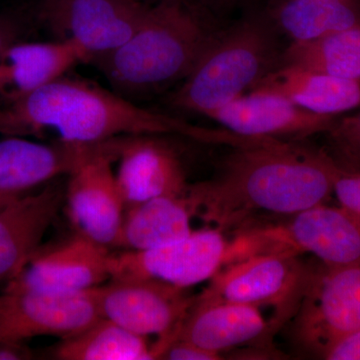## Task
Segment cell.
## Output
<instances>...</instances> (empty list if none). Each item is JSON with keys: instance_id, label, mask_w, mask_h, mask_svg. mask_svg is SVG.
Returning <instances> with one entry per match:
<instances>
[{"instance_id": "1", "label": "cell", "mask_w": 360, "mask_h": 360, "mask_svg": "<svg viewBox=\"0 0 360 360\" xmlns=\"http://www.w3.org/2000/svg\"><path fill=\"white\" fill-rule=\"evenodd\" d=\"M233 149L215 177L189 187L196 217L224 232L258 213L292 217L333 196L335 161L324 151L283 141Z\"/></svg>"}, {"instance_id": "2", "label": "cell", "mask_w": 360, "mask_h": 360, "mask_svg": "<svg viewBox=\"0 0 360 360\" xmlns=\"http://www.w3.org/2000/svg\"><path fill=\"white\" fill-rule=\"evenodd\" d=\"M28 135L54 130L60 141L91 143L122 136L174 134L232 148L257 144V139L229 130L198 127L146 110L120 94L80 79L63 77L9 103Z\"/></svg>"}, {"instance_id": "3", "label": "cell", "mask_w": 360, "mask_h": 360, "mask_svg": "<svg viewBox=\"0 0 360 360\" xmlns=\"http://www.w3.org/2000/svg\"><path fill=\"white\" fill-rule=\"evenodd\" d=\"M219 33L179 2H163L146 8L132 37L97 65L125 94L150 91L186 79Z\"/></svg>"}, {"instance_id": "4", "label": "cell", "mask_w": 360, "mask_h": 360, "mask_svg": "<svg viewBox=\"0 0 360 360\" xmlns=\"http://www.w3.org/2000/svg\"><path fill=\"white\" fill-rule=\"evenodd\" d=\"M271 35L245 25L219 33L174 96L179 108L206 115L245 94L276 61Z\"/></svg>"}, {"instance_id": "5", "label": "cell", "mask_w": 360, "mask_h": 360, "mask_svg": "<svg viewBox=\"0 0 360 360\" xmlns=\"http://www.w3.org/2000/svg\"><path fill=\"white\" fill-rule=\"evenodd\" d=\"M265 253H311L328 267L360 264V220L338 206H314L283 224L238 231L229 260Z\"/></svg>"}, {"instance_id": "6", "label": "cell", "mask_w": 360, "mask_h": 360, "mask_svg": "<svg viewBox=\"0 0 360 360\" xmlns=\"http://www.w3.org/2000/svg\"><path fill=\"white\" fill-rule=\"evenodd\" d=\"M296 309L295 342L323 356L335 342L360 328V264L312 267Z\"/></svg>"}, {"instance_id": "7", "label": "cell", "mask_w": 360, "mask_h": 360, "mask_svg": "<svg viewBox=\"0 0 360 360\" xmlns=\"http://www.w3.org/2000/svg\"><path fill=\"white\" fill-rule=\"evenodd\" d=\"M101 317L135 335L158 336L162 355L177 333L195 296L187 288L146 278H111L94 288Z\"/></svg>"}, {"instance_id": "8", "label": "cell", "mask_w": 360, "mask_h": 360, "mask_svg": "<svg viewBox=\"0 0 360 360\" xmlns=\"http://www.w3.org/2000/svg\"><path fill=\"white\" fill-rule=\"evenodd\" d=\"M312 267L292 253H265L225 265L196 296L208 302L288 309L300 302Z\"/></svg>"}, {"instance_id": "9", "label": "cell", "mask_w": 360, "mask_h": 360, "mask_svg": "<svg viewBox=\"0 0 360 360\" xmlns=\"http://www.w3.org/2000/svg\"><path fill=\"white\" fill-rule=\"evenodd\" d=\"M229 245L224 231L213 227L149 250L111 252L110 279H155L188 288L224 266Z\"/></svg>"}, {"instance_id": "10", "label": "cell", "mask_w": 360, "mask_h": 360, "mask_svg": "<svg viewBox=\"0 0 360 360\" xmlns=\"http://www.w3.org/2000/svg\"><path fill=\"white\" fill-rule=\"evenodd\" d=\"M101 317L94 288L52 293L6 286L0 293V341H26L37 336L65 340Z\"/></svg>"}, {"instance_id": "11", "label": "cell", "mask_w": 360, "mask_h": 360, "mask_svg": "<svg viewBox=\"0 0 360 360\" xmlns=\"http://www.w3.org/2000/svg\"><path fill=\"white\" fill-rule=\"evenodd\" d=\"M122 153H103L85 161L68 175L65 189L66 210L77 233L110 250L120 246L125 214L112 172V163Z\"/></svg>"}, {"instance_id": "12", "label": "cell", "mask_w": 360, "mask_h": 360, "mask_svg": "<svg viewBox=\"0 0 360 360\" xmlns=\"http://www.w3.org/2000/svg\"><path fill=\"white\" fill-rule=\"evenodd\" d=\"M146 7L129 0H44V14L98 61L136 32Z\"/></svg>"}, {"instance_id": "13", "label": "cell", "mask_w": 360, "mask_h": 360, "mask_svg": "<svg viewBox=\"0 0 360 360\" xmlns=\"http://www.w3.org/2000/svg\"><path fill=\"white\" fill-rule=\"evenodd\" d=\"M122 148V139L91 143L59 139L45 144L8 136L0 141V193H25L61 175H70L94 156Z\"/></svg>"}, {"instance_id": "14", "label": "cell", "mask_w": 360, "mask_h": 360, "mask_svg": "<svg viewBox=\"0 0 360 360\" xmlns=\"http://www.w3.org/2000/svg\"><path fill=\"white\" fill-rule=\"evenodd\" d=\"M205 116L240 136L283 141L328 132L336 122L335 116L312 112L265 90H251Z\"/></svg>"}, {"instance_id": "15", "label": "cell", "mask_w": 360, "mask_h": 360, "mask_svg": "<svg viewBox=\"0 0 360 360\" xmlns=\"http://www.w3.org/2000/svg\"><path fill=\"white\" fill-rule=\"evenodd\" d=\"M110 248L77 233L54 248L33 255L6 288L52 293H77L110 281Z\"/></svg>"}, {"instance_id": "16", "label": "cell", "mask_w": 360, "mask_h": 360, "mask_svg": "<svg viewBox=\"0 0 360 360\" xmlns=\"http://www.w3.org/2000/svg\"><path fill=\"white\" fill-rule=\"evenodd\" d=\"M115 174L125 210L153 198L184 195L187 184L174 149L153 135L130 137Z\"/></svg>"}, {"instance_id": "17", "label": "cell", "mask_w": 360, "mask_h": 360, "mask_svg": "<svg viewBox=\"0 0 360 360\" xmlns=\"http://www.w3.org/2000/svg\"><path fill=\"white\" fill-rule=\"evenodd\" d=\"M65 200L63 189L49 186L21 194L0 210V283L18 276L39 250Z\"/></svg>"}, {"instance_id": "18", "label": "cell", "mask_w": 360, "mask_h": 360, "mask_svg": "<svg viewBox=\"0 0 360 360\" xmlns=\"http://www.w3.org/2000/svg\"><path fill=\"white\" fill-rule=\"evenodd\" d=\"M267 331L269 323L258 307L203 302L195 296L176 340L222 354L224 350L260 340Z\"/></svg>"}, {"instance_id": "19", "label": "cell", "mask_w": 360, "mask_h": 360, "mask_svg": "<svg viewBox=\"0 0 360 360\" xmlns=\"http://www.w3.org/2000/svg\"><path fill=\"white\" fill-rule=\"evenodd\" d=\"M89 61V56L75 40L52 42L18 41L11 45L0 65L6 73L2 96L9 103L65 77L73 65Z\"/></svg>"}, {"instance_id": "20", "label": "cell", "mask_w": 360, "mask_h": 360, "mask_svg": "<svg viewBox=\"0 0 360 360\" xmlns=\"http://www.w3.org/2000/svg\"><path fill=\"white\" fill-rule=\"evenodd\" d=\"M250 90L281 94L305 110L333 115L360 106V79H349L279 66L265 75Z\"/></svg>"}, {"instance_id": "21", "label": "cell", "mask_w": 360, "mask_h": 360, "mask_svg": "<svg viewBox=\"0 0 360 360\" xmlns=\"http://www.w3.org/2000/svg\"><path fill=\"white\" fill-rule=\"evenodd\" d=\"M188 191L184 195L153 198L127 208L118 248L149 250L191 233V219L196 217V210Z\"/></svg>"}, {"instance_id": "22", "label": "cell", "mask_w": 360, "mask_h": 360, "mask_svg": "<svg viewBox=\"0 0 360 360\" xmlns=\"http://www.w3.org/2000/svg\"><path fill=\"white\" fill-rule=\"evenodd\" d=\"M52 355L60 360L158 359L148 338L103 317L77 335L61 340Z\"/></svg>"}, {"instance_id": "23", "label": "cell", "mask_w": 360, "mask_h": 360, "mask_svg": "<svg viewBox=\"0 0 360 360\" xmlns=\"http://www.w3.org/2000/svg\"><path fill=\"white\" fill-rule=\"evenodd\" d=\"M283 65L360 79V26L293 42L283 54Z\"/></svg>"}, {"instance_id": "24", "label": "cell", "mask_w": 360, "mask_h": 360, "mask_svg": "<svg viewBox=\"0 0 360 360\" xmlns=\"http://www.w3.org/2000/svg\"><path fill=\"white\" fill-rule=\"evenodd\" d=\"M279 21L295 41H309L360 26L359 15L345 0H291Z\"/></svg>"}, {"instance_id": "25", "label": "cell", "mask_w": 360, "mask_h": 360, "mask_svg": "<svg viewBox=\"0 0 360 360\" xmlns=\"http://www.w3.org/2000/svg\"><path fill=\"white\" fill-rule=\"evenodd\" d=\"M328 134L335 155L331 158L345 169L360 170V112L336 120Z\"/></svg>"}, {"instance_id": "26", "label": "cell", "mask_w": 360, "mask_h": 360, "mask_svg": "<svg viewBox=\"0 0 360 360\" xmlns=\"http://www.w3.org/2000/svg\"><path fill=\"white\" fill-rule=\"evenodd\" d=\"M333 194L342 210L360 220V170L345 169L335 162Z\"/></svg>"}, {"instance_id": "27", "label": "cell", "mask_w": 360, "mask_h": 360, "mask_svg": "<svg viewBox=\"0 0 360 360\" xmlns=\"http://www.w3.org/2000/svg\"><path fill=\"white\" fill-rule=\"evenodd\" d=\"M222 354L210 352L186 340H175L168 345L160 359L168 360H219Z\"/></svg>"}, {"instance_id": "28", "label": "cell", "mask_w": 360, "mask_h": 360, "mask_svg": "<svg viewBox=\"0 0 360 360\" xmlns=\"http://www.w3.org/2000/svg\"><path fill=\"white\" fill-rule=\"evenodd\" d=\"M322 359L328 360H360V328L335 342L326 350Z\"/></svg>"}, {"instance_id": "29", "label": "cell", "mask_w": 360, "mask_h": 360, "mask_svg": "<svg viewBox=\"0 0 360 360\" xmlns=\"http://www.w3.org/2000/svg\"><path fill=\"white\" fill-rule=\"evenodd\" d=\"M23 25L18 16L13 14H0V58L4 52L16 42L20 41Z\"/></svg>"}, {"instance_id": "30", "label": "cell", "mask_w": 360, "mask_h": 360, "mask_svg": "<svg viewBox=\"0 0 360 360\" xmlns=\"http://www.w3.org/2000/svg\"><path fill=\"white\" fill-rule=\"evenodd\" d=\"M6 84V70L0 65V96L4 94ZM0 134L6 136H28L25 127L9 108H0Z\"/></svg>"}, {"instance_id": "31", "label": "cell", "mask_w": 360, "mask_h": 360, "mask_svg": "<svg viewBox=\"0 0 360 360\" xmlns=\"http://www.w3.org/2000/svg\"><path fill=\"white\" fill-rule=\"evenodd\" d=\"M34 359L32 348L26 341H0V360H30Z\"/></svg>"}, {"instance_id": "32", "label": "cell", "mask_w": 360, "mask_h": 360, "mask_svg": "<svg viewBox=\"0 0 360 360\" xmlns=\"http://www.w3.org/2000/svg\"><path fill=\"white\" fill-rule=\"evenodd\" d=\"M23 194V193H21ZM21 194L18 193H0V210L4 207L6 205H8L11 200H14V198H18V196L21 195Z\"/></svg>"}]
</instances>
